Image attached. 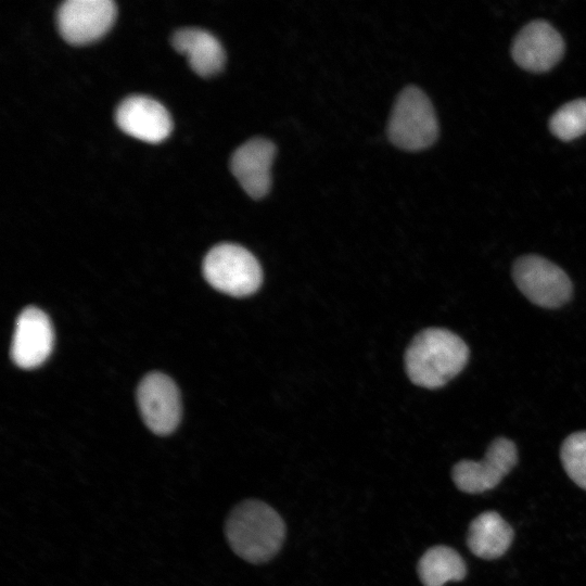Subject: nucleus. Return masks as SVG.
<instances>
[{"instance_id":"ddd939ff","label":"nucleus","mask_w":586,"mask_h":586,"mask_svg":"<svg viewBox=\"0 0 586 586\" xmlns=\"http://www.w3.org/2000/svg\"><path fill=\"white\" fill-rule=\"evenodd\" d=\"M173 47L183 53L192 69L201 76L218 73L225 63V51L218 39L199 28H182L174 33Z\"/></svg>"},{"instance_id":"39448f33","label":"nucleus","mask_w":586,"mask_h":586,"mask_svg":"<svg viewBox=\"0 0 586 586\" xmlns=\"http://www.w3.org/2000/svg\"><path fill=\"white\" fill-rule=\"evenodd\" d=\"M512 276L519 290L540 307L557 308L571 297L572 283L568 275L542 256L520 257L513 265Z\"/></svg>"},{"instance_id":"9d476101","label":"nucleus","mask_w":586,"mask_h":586,"mask_svg":"<svg viewBox=\"0 0 586 586\" xmlns=\"http://www.w3.org/2000/svg\"><path fill=\"white\" fill-rule=\"evenodd\" d=\"M53 341L54 333L49 317L37 307H27L16 320L11 357L21 368H36L51 354Z\"/></svg>"},{"instance_id":"6e6552de","label":"nucleus","mask_w":586,"mask_h":586,"mask_svg":"<svg viewBox=\"0 0 586 586\" xmlns=\"http://www.w3.org/2000/svg\"><path fill=\"white\" fill-rule=\"evenodd\" d=\"M137 398L142 419L154 434L168 435L176 430L181 404L178 387L170 378L160 372L145 375Z\"/></svg>"},{"instance_id":"2eb2a0df","label":"nucleus","mask_w":586,"mask_h":586,"mask_svg":"<svg viewBox=\"0 0 586 586\" xmlns=\"http://www.w3.org/2000/svg\"><path fill=\"white\" fill-rule=\"evenodd\" d=\"M466 574V562L447 546L428 549L418 563V575L423 586H443L450 581L463 579Z\"/></svg>"},{"instance_id":"1a4fd4ad","label":"nucleus","mask_w":586,"mask_h":586,"mask_svg":"<svg viewBox=\"0 0 586 586\" xmlns=\"http://www.w3.org/2000/svg\"><path fill=\"white\" fill-rule=\"evenodd\" d=\"M564 42L561 35L546 21H533L515 36L511 54L522 68L543 73L562 58Z\"/></svg>"},{"instance_id":"9b49d317","label":"nucleus","mask_w":586,"mask_h":586,"mask_svg":"<svg viewBox=\"0 0 586 586\" xmlns=\"http://www.w3.org/2000/svg\"><path fill=\"white\" fill-rule=\"evenodd\" d=\"M115 120L124 132L151 143L167 138L173 128L168 111L158 101L144 95L124 99L115 111Z\"/></svg>"},{"instance_id":"dca6fc26","label":"nucleus","mask_w":586,"mask_h":586,"mask_svg":"<svg viewBox=\"0 0 586 586\" xmlns=\"http://www.w3.org/2000/svg\"><path fill=\"white\" fill-rule=\"evenodd\" d=\"M551 132L563 141H570L586 132V99L563 104L549 122Z\"/></svg>"},{"instance_id":"f03ea898","label":"nucleus","mask_w":586,"mask_h":586,"mask_svg":"<svg viewBox=\"0 0 586 586\" xmlns=\"http://www.w3.org/2000/svg\"><path fill=\"white\" fill-rule=\"evenodd\" d=\"M469 358L467 344L446 329L430 328L420 332L406 352L410 380L422 387L437 388L456 377Z\"/></svg>"},{"instance_id":"f257e3e1","label":"nucleus","mask_w":586,"mask_h":586,"mask_svg":"<svg viewBox=\"0 0 586 586\" xmlns=\"http://www.w3.org/2000/svg\"><path fill=\"white\" fill-rule=\"evenodd\" d=\"M225 534L231 549L251 563L270 560L281 548L285 525L279 513L264 501L249 499L229 513Z\"/></svg>"},{"instance_id":"4468645a","label":"nucleus","mask_w":586,"mask_h":586,"mask_svg":"<svg viewBox=\"0 0 586 586\" xmlns=\"http://www.w3.org/2000/svg\"><path fill=\"white\" fill-rule=\"evenodd\" d=\"M513 539L512 527L496 511L479 514L469 525L467 545L479 558L492 560L501 557Z\"/></svg>"},{"instance_id":"f8f14e48","label":"nucleus","mask_w":586,"mask_h":586,"mask_svg":"<svg viewBox=\"0 0 586 586\" xmlns=\"http://www.w3.org/2000/svg\"><path fill=\"white\" fill-rule=\"evenodd\" d=\"M275 154V144L264 138L251 139L233 152L231 171L251 198H263L269 191Z\"/></svg>"},{"instance_id":"f3484780","label":"nucleus","mask_w":586,"mask_h":586,"mask_svg":"<svg viewBox=\"0 0 586 586\" xmlns=\"http://www.w3.org/2000/svg\"><path fill=\"white\" fill-rule=\"evenodd\" d=\"M560 457L570 479L586 491V431L569 435L562 443Z\"/></svg>"},{"instance_id":"7ed1b4c3","label":"nucleus","mask_w":586,"mask_h":586,"mask_svg":"<svg viewBox=\"0 0 586 586\" xmlns=\"http://www.w3.org/2000/svg\"><path fill=\"white\" fill-rule=\"evenodd\" d=\"M437 133V119L426 94L417 87L405 88L388 120L390 140L400 149L419 151L432 145Z\"/></svg>"},{"instance_id":"20e7f679","label":"nucleus","mask_w":586,"mask_h":586,"mask_svg":"<svg viewBox=\"0 0 586 586\" xmlns=\"http://www.w3.org/2000/svg\"><path fill=\"white\" fill-rule=\"evenodd\" d=\"M203 275L216 290L238 297L256 292L263 277L254 255L232 243L218 244L206 254Z\"/></svg>"},{"instance_id":"0eeeda50","label":"nucleus","mask_w":586,"mask_h":586,"mask_svg":"<svg viewBox=\"0 0 586 586\" xmlns=\"http://www.w3.org/2000/svg\"><path fill=\"white\" fill-rule=\"evenodd\" d=\"M115 16L116 5L112 0H67L59 7L56 23L64 40L84 44L103 36Z\"/></svg>"},{"instance_id":"423d86ee","label":"nucleus","mask_w":586,"mask_h":586,"mask_svg":"<svg viewBox=\"0 0 586 586\" xmlns=\"http://www.w3.org/2000/svg\"><path fill=\"white\" fill-rule=\"evenodd\" d=\"M518 462L515 444L506 438L494 440L481 461L456 463L451 477L456 486L468 494H480L496 487Z\"/></svg>"}]
</instances>
